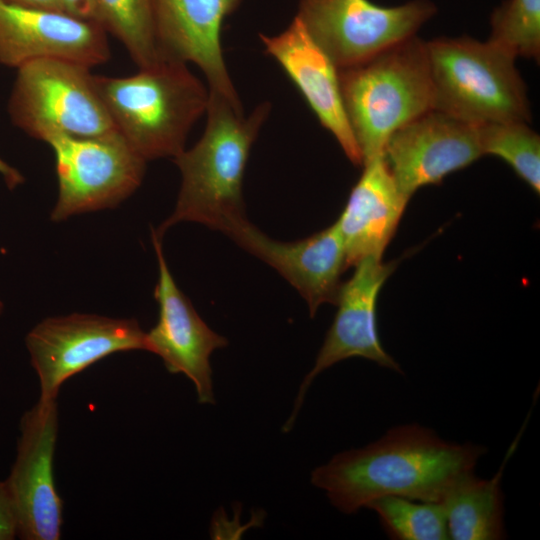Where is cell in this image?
Masks as SVG:
<instances>
[{
	"instance_id": "obj_1",
	"label": "cell",
	"mask_w": 540,
	"mask_h": 540,
	"mask_svg": "<svg viewBox=\"0 0 540 540\" xmlns=\"http://www.w3.org/2000/svg\"><path fill=\"white\" fill-rule=\"evenodd\" d=\"M486 452L481 445L444 440L420 424L398 425L363 448L335 455L313 470L311 482L345 514L387 496L441 502Z\"/></svg>"
},
{
	"instance_id": "obj_2",
	"label": "cell",
	"mask_w": 540,
	"mask_h": 540,
	"mask_svg": "<svg viewBox=\"0 0 540 540\" xmlns=\"http://www.w3.org/2000/svg\"><path fill=\"white\" fill-rule=\"evenodd\" d=\"M269 111V103L264 102L245 117L242 106L209 91L202 137L173 159L181 173V187L174 211L154 229L161 239L179 222L201 223L231 237L248 221L243 176L252 144Z\"/></svg>"
},
{
	"instance_id": "obj_3",
	"label": "cell",
	"mask_w": 540,
	"mask_h": 540,
	"mask_svg": "<svg viewBox=\"0 0 540 540\" xmlns=\"http://www.w3.org/2000/svg\"><path fill=\"white\" fill-rule=\"evenodd\" d=\"M126 77L94 75L116 131L144 160L178 156L209 91L186 63L162 58Z\"/></svg>"
},
{
	"instance_id": "obj_4",
	"label": "cell",
	"mask_w": 540,
	"mask_h": 540,
	"mask_svg": "<svg viewBox=\"0 0 540 540\" xmlns=\"http://www.w3.org/2000/svg\"><path fill=\"white\" fill-rule=\"evenodd\" d=\"M342 100L363 162L399 128L433 110L427 42L416 35L338 70Z\"/></svg>"
},
{
	"instance_id": "obj_5",
	"label": "cell",
	"mask_w": 540,
	"mask_h": 540,
	"mask_svg": "<svg viewBox=\"0 0 540 540\" xmlns=\"http://www.w3.org/2000/svg\"><path fill=\"white\" fill-rule=\"evenodd\" d=\"M433 110L477 126L529 122L526 85L515 58L467 36L427 42Z\"/></svg>"
},
{
	"instance_id": "obj_6",
	"label": "cell",
	"mask_w": 540,
	"mask_h": 540,
	"mask_svg": "<svg viewBox=\"0 0 540 540\" xmlns=\"http://www.w3.org/2000/svg\"><path fill=\"white\" fill-rule=\"evenodd\" d=\"M90 67L60 58L17 68L8 103L12 123L29 136L96 137L116 132Z\"/></svg>"
},
{
	"instance_id": "obj_7",
	"label": "cell",
	"mask_w": 540,
	"mask_h": 540,
	"mask_svg": "<svg viewBox=\"0 0 540 540\" xmlns=\"http://www.w3.org/2000/svg\"><path fill=\"white\" fill-rule=\"evenodd\" d=\"M58 199L51 220L112 208L140 186L145 163L116 131L96 137L54 135Z\"/></svg>"
},
{
	"instance_id": "obj_8",
	"label": "cell",
	"mask_w": 540,
	"mask_h": 540,
	"mask_svg": "<svg viewBox=\"0 0 540 540\" xmlns=\"http://www.w3.org/2000/svg\"><path fill=\"white\" fill-rule=\"evenodd\" d=\"M435 13L429 0L393 7L369 0H300L296 17L339 70L414 36Z\"/></svg>"
},
{
	"instance_id": "obj_9",
	"label": "cell",
	"mask_w": 540,
	"mask_h": 540,
	"mask_svg": "<svg viewBox=\"0 0 540 540\" xmlns=\"http://www.w3.org/2000/svg\"><path fill=\"white\" fill-rule=\"evenodd\" d=\"M26 346L40 398L57 399L68 378L104 357L146 350V333L135 319L74 313L42 320L27 334Z\"/></svg>"
},
{
	"instance_id": "obj_10",
	"label": "cell",
	"mask_w": 540,
	"mask_h": 540,
	"mask_svg": "<svg viewBox=\"0 0 540 540\" xmlns=\"http://www.w3.org/2000/svg\"><path fill=\"white\" fill-rule=\"evenodd\" d=\"M58 433L56 399L39 398L20 420L17 453L5 479L24 540H58L63 502L54 483L53 460Z\"/></svg>"
},
{
	"instance_id": "obj_11",
	"label": "cell",
	"mask_w": 540,
	"mask_h": 540,
	"mask_svg": "<svg viewBox=\"0 0 540 540\" xmlns=\"http://www.w3.org/2000/svg\"><path fill=\"white\" fill-rule=\"evenodd\" d=\"M400 259L383 262L370 256L360 260L352 277L341 283L335 318L316 357L315 364L301 383L293 413L285 430L293 425L304 396L313 380L332 365L351 357H362L383 368L401 372V367L383 348L377 326V300L386 280Z\"/></svg>"
},
{
	"instance_id": "obj_12",
	"label": "cell",
	"mask_w": 540,
	"mask_h": 540,
	"mask_svg": "<svg viewBox=\"0 0 540 540\" xmlns=\"http://www.w3.org/2000/svg\"><path fill=\"white\" fill-rule=\"evenodd\" d=\"M383 155L409 200L419 188L439 184L483 156L479 126L430 110L396 130Z\"/></svg>"
},
{
	"instance_id": "obj_13",
	"label": "cell",
	"mask_w": 540,
	"mask_h": 540,
	"mask_svg": "<svg viewBox=\"0 0 540 540\" xmlns=\"http://www.w3.org/2000/svg\"><path fill=\"white\" fill-rule=\"evenodd\" d=\"M159 276L154 298L159 305L157 324L146 333V350L163 360L173 374L182 373L196 389L199 403H214L210 355L228 344L202 320L178 288L163 254L161 238L151 231Z\"/></svg>"
},
{
	"instance_id": "obj_14",
	"label": "cell",
	"mask_w": 540,
	"mask_h": 540,
	"mask_svg": "<svg viewBox=\"0 0 540 540\" xmlns=\"http://www.w3.org/2000/svg\"><path fill=\"white\" fill-rule=\"evenodd\" d=\"M106 31L67 12L0 0V64L18 68L40 58H60L88 67L110 58Z\"/></svg>"
},
{
	"instance_id": "obj_15",
	"label": "cell",
	"mask_w": 540,
	"mask_h": 540,
	"mask_svg": "<svg viewBox=\"0 0 540 540\" xmlns=\"http://www.w3.org/2000/svg\"><path fill=\"white\" fill-rule=\"evenodd\" d=\"M241 0H153L161 58L192 62L205 74L209 91L241 106L227 71L221 30Z\"/></svg>"
},
{
	"instance_id": "obj_16",
	"label": "cell",
	"mask_w": 540,
	"mask_h": 540,
	"mask_svg": "<svg viewBox=\"0 0 540 540\" xmlns=\"http://www.w3.org/2000/svg\"><path fill=\"white\" fill-rule=\"evenodd\" d=\"M279 272L305 299L314 317L324 303H336L341 274L347 269L337 221L295 242H279L246 221L230 237Z\"/></svg>"
},
{
	"instance_id": "obj_17",
	"label": "cell",
	"mask_w": 540,
	"mask_h": 540,
	"mask_svg": "<svg viewBox=\"0 0 540 540\" xmlns=\"http://www.w3.org/2000/svg\"><path fill=\"white\" fill-rule=\"evenodd\" d=\"M266 52L297 86L319 122L335 137L348 159L363 165V155L344 108L339 74L326 53L295 17L275 36L260 35Z\"/></svg>"
},
{
	"instance_id": "obj_18",
	"label": "cell",
	"mask_w": 540,
	"mask_h": 540,
	"mask_svg": "<svg viewBox=\"0 0 540 540\" xmlns=\"http://www.w3.org/2000/svg\"><path fill=\"white\" fill-rule=\"evenodd\" d=\"M363 172L337 219L346 267L382 255L392 240L408 199L399 190L382 154L363 162Z\"/></svg>"
},
{
	"instance_id": "obj_19",
	"label": "cell",
	"mask_w": 540,
	"mask_h": 540,
	"mask_svg": "<svg viewBox=\"0 0 540 540\" xmlns=\"http://www.w3.org/2000/svg\"><path fill=\"white\" fill-rule=\"evenodd\" d=\"M524 426L493 477L481 479L474 472L470 473L440 502L445 510L449 539L499 540L506 537L501 481L506 463L516 450Z\"/></svg>"
},
{
	"instance_id": "obj_20",
	"label": "cell",
	"mask_w": 540,
	"mask_h": 540,
	"mask_svg": "<svg viewBox=\"0 0 540 540\" xmlns=\"http://www.w3.org/2000/svg\"><path fill=\"white\" fill-rule=\"evenodd\" d=\"M99 23L127 49L139 68L161 58L157 46L153 0H95Z\"/></svg>"
},
{
	"instance_id": "obj_21",
	"label": "cell",
	"mask_w": 540,
	"mask_h": 540,
	"mask_svg": "<svg viewBox=\"0 0 540 540\" xmlns=\"http://www.w3.org/2000/svg\"><path fill=\"white\" fill-rule=\"evenodd\" d=\"M367 508L377 514L392 539H449L445 510L440 502L387 496L373 501Z\"/></svg>"
},
{
	"instance_id": "obj_22",
	"label": "cell",
	"mask_w": 540,
	"mask_h": 540,
	"mask_svg": "<svg viewBox=\"0 0 540 540\" xmlns=\"http://www.w3.org/2000/svg\"><path fill=\"white\" fill-rule=\"evenodd\" d=\"M483 155L503 159L534 192H540V138L527 122H499L479 126Z\"/></svg>"
},
{
	"instance_id": "obj_23",
	"label": "cell",
	"mask_w": 540,
	"mask_h": 540,
	"mask_svg": "<svg viewBox=\"0 0 540 540\" xmlns=\"http://www.w3.org/2000/svg\"><path fill=\"white\" fill-rule=\"evenodd\" d=\"M489 42L514 58L539 60L540 0H506L491 15Z\"/></svg>"
},
{
	"instance_id": "obj_24",
	"label": "cell",
	"mask_w": 540,
	"mask_h": 540,
	"mask_svg": "<svg viewBox=\"0 0 540 540\" xmlns=\"http://www.w3.org/2000/svg\"><path fill=\"white\" fill-rule=\"evenodd\" d=\"M18 536L17 516L5 480H0V540Z\"/></svg>"
},
{
	"instance_id": "obj_25",
	"label": "cell",
	"mask_w": 540,
	"mask_h": 540,
	"mask_svg": "<svg viewBox=\"0 0 540 540\" xmlns=\"http://www.w3.org/2000/svg\"><path fill=\"white\" fill-rule=\"evenodd\" d=\"M66 11L78 18L100 25L95 0H62ZM101 26V25H100Z\"/></svg>"
},
{
	"instance_id": "obj_26",
	"label": "cell",
	"mask_w": 540,
	"mask_h": 540,
	"mask_svg": "<svg viewBox=\"0 0 540 540\" xmlns=\"http://www.w3.org/2000/svg\"><path fill=\"white\" fill-rule=\"evenodd\" d=\"M10 3L52 11L67 12L62 0H6ZM68 13V12H67Z\"/></svg>"
},
{
	"instance_id": "obj_27",
	"label": "cell",
	"mask_w": 540,
	"mask_h": 540,
	"mask_svg": "<svg viewBox=\"0 0 540 540\" xmlns=\"http://www.w3.org/2000/svg\"><path fill=\"white\" fill-rule=\"evenodd\" d=\"M0 175L9 189H14L24 182L22 174L0 158Z\"/></svg>"
},
{
	"instance_id": "obj_28",
	"label": "cell",
	"mask_w": 540,
	"mask_h": 540,
	"mask_svg": "<svg viewBox=\"0 0 540 540\" xmlns=\"http://www.w3.org/2000/svg\"><path fill=\"white\" fill-rule=\"evenodd\" d=\"M2 310H3V304H2V302L0 301V314L2 313Z\"/></svg>"
}]
</instances>
